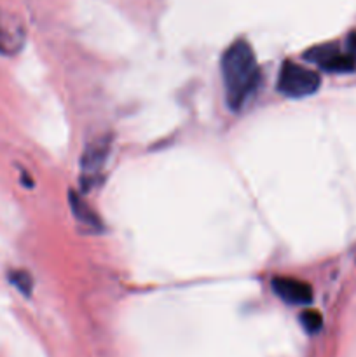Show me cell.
<instances>
[{"instance_id":"1","label":"cell","mask_w":356,"mask_h":357,"mask_svg":"<svg viewBox=\"0 0 356 357\" xmlns=\"http://www.w3.org/2000/svg\"><path fill=\"white\" fill-rule=\"evenodd\" d=\"M222 79L227 105L230 110H241L260 82V68L246 40L234 42L225 51L222 58Z\"/></svg>"},{"instance_id":"3","label":"cell","mask_w":356,"mask_h":357,"mask_svg":"<svg viewBox=\"0 0 356 357\" xmlns=\"http://www.w3.org/2000/svg\"><path fill=\"white\" fill-rule=\"evenodd\" d=\"M108 153H110V143L107 138L94 139L84 152L82 159H80V181H82L84 188H91L94 181L101 176L105 164H107Z\"/></svg>"},{"instance_id":"4","label":"cell","mask_w":356,"mask_h":357,"mask_svg":"<svg viewBox=\"0 0 356 357\" xmlns=\"http://www.w3.org/2000/svg\"><path fill=\"white\" fill-rule=\"evenodd\" d=\"M306 58L309 59V61L320 65L321 68L328 70V72L344 73V72H353V70L356 68L355 59H353L348 52L339 51L337 45L334 44L320 45V47L307 52Z\"/></svg>"},{"instance_id":"7","label":"cell","mask_w":356,"mask_h":357,"mask_svg":"<svg viewBox=\"0 0 356 357\" xmlns=\"http://www.w3.org/2000/svg\"><path fill=\"white\" fill-rule=\"evenodd\" d=\"M70 202H72L73 213H75V216L80 220V222H86V223H89V225H96L98 223L96 216L93 215V211H91L89 208H87V204L82 201V199H79V197H75L73 194H70Z\"/></svg>"},{"instance_id":"10","label":"cell","mask_w":356,"mask_h":357,"mask_svg":"<svg viewBox=\"0 0 356 357\" xmlns=\"http://www.w3.org/2000/svg\"><path fill=\"white\" fill-rule=\"evenodd\" d=\"M346 52L356 61V31H351L346 40Z\"/></svg>"},{"instance_id":"2","label":"cell","mask_w":356,"mask_h":357,"mask_svg":"<svg viewBox=\"0 0 356 357\" xmlns=\"http://www.w3.org/2000/svg\"><path fill=\"white\" fill-rule=\"evenodd\" d=\"M321 86V79L314 70L286 61L279 72L278 89L288 98H306L316 93Z\"/></svg>"},{"instance_id":"8","label":"cell","mask_w":356,"mask_h":357,"mask_svg":"<svg viewBox=\"0 0 356 357\" xmlns=\"http://www.w3.org/2000/svg\"><path fill=\"white\" fill-rule=\"evenodd\" d=\"M9 281L13 282L17 288V291H21L23 295H30L31 288H34V281H31L30 274L24 271H13L9 274Z\"/></svg>"},{"instance_id":"6","label":"cell","mask_w":356,"mask_h":357,"mask_svg":"<svg viewBox=\"0 0 356 357\" xmlns=\"http://www.w3.org/2000/svg\"><path fill=\"white\" fill-rule=\"evenodd\" d=\"M23 45V33L17 26L3 23L0 20V54H14Z\"/></svg>"},{"instance_id":"9","label":"cell","mask_w":356,"mask_h":357,"mask_svg":"<svg viewBox=\"0 0 356 357\" xmlns=\"http://www.w3.org/2000/svg\"><path fill=\"white\" fill-rule=\"evenodd\" d=\"M300 323L307 333H316L323 326V317L316 310H306V312L300 314Z\"/></svg>"},{"instance_id":"5","label":"cell","mask_w":356,"mask_h":357,"mask_svg":"<svg viewBox=\"0 0 356 357\" xmlns=\"http://www.w3.org/2000/svg\"><path fill=\"white\" fill-rule=\"evenodd\" d=\"M272 289L283 302L292 305H307L313 302V288L300 279L279 275L272 279Z\"/></svg>"}]
</instances>
